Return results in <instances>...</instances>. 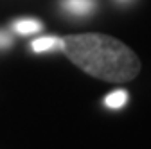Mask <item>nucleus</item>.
Masks as SVG:
<instances>
[{
	"instance_id": "1",
	"label": "nucleus",
	"mask_w": 151,
	"mask_h": 149,
	"mask_svg": "<svg viewBox=\"0 0 151 149\" xmlns=\"http://www.w3.org/2000/svg\"><path fill=\"white\" fill-rule=\"evenodd\" d=\"M61 50L85 74L106 83H129L142 68L139 56L126 43L108 34L83 32L65 36Z\"/></svg>"
},
{
	"instance_id": "2",
	"label": "nucleus",
	"mask_w": 151,
	"mask_h": 149,
	"mask_svg": "<svg viewBox=\"0 0 151 149\" xmlns=\"http://www.w3.org/2000/svg\"><path fill=\"white\" fill-rule=\"evenodd\" d=\"M96 6H97L96 0H65L63 2V7L70 14H76V16L90 14L93 9H96Z\"/></svg>"
},
{
	"instance_id": "3",
	"label": "nucleus",
	"mask_w": 151,
	"mask_h": 149,
	"mask_svg": "<svg viewBox=\"0 0 151 149\" xmlns=\"http://www.w3.org/2000/svg\"><path fill=\"white\" fill-rule=\"evenodd\" d=\"M63 40L61 38H54V36H43L38 38L31 43V49L34 52H45V50H52V49H61Z\"/></svg>"
},
{
	"instance_id": "4",
	"label": "nucleus",
	"mask_w": 151,
	"mask_h": 149,
	"mask_svg": "<svg viewBox=\"0 0 151 149\" xmlns=\"http://www.w3.org/2000/svg\"><path fill=\"white\" fill-rule=\"evenodd\" d=\"M128 92L126 90H115V92H111V94H108L106 97H104V104L108 106V108H111V110H121V108H124L126 104H128Z\"/></svg>"
},
{
	"instance_id": "5",
	"label": "nucleus",
	"mask_w": 151,
	"mask_h": 149,
	"mask_svg": "<svg viewBox=\"0 0 151 149\" xmlns=\"http://www.w3.org/2000/svg\"><path fill=\"white\" fill-rule=\"evenodd\" d=\"M14 31L20 34H32V32L42 31V22L32 20V18H24V20L14 22Z\"/></svg>"
},
{
	"instance_id": "6",
	"label": "nucleus",
	"mask_w": 151,
	"mask_h": 149,
	"mask_svg": "<svg viewBox=\"0 0 151 149\" xmlns=\"http://www.w3.org/2000/svg\"><path fill=\"white\" fill-rule=\"evenodd\" d=\"M11 43H13V40H11L9 32H6V31H0V49H4V47H9Z\"/></svg>"
},
{
	"instance_id": "7",
	"label": "nucleus",
	"mask_w": 151,
	"mask_h": 149,
	"mask_svg": "<svg viewBox=\"0 0 151 149\" xmlns=\"http://www.w3.org/2000/svg\"><path fill=\"white\" fill-rule=\"evenodd\" d=\"M119 2H128V0H119Z\"/></svg>"
}]
</instances>
